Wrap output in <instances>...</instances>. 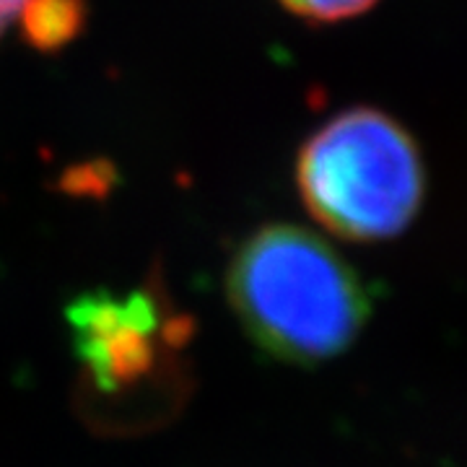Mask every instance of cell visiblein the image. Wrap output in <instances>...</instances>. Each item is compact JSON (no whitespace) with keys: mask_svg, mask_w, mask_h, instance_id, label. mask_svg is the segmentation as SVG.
<instances>
[{"mask_svg":"<svg viewBox=\"0 0 467 467\" xmlns=\"http://www.w3.org/2000/svg\"><path fill=\"white\" fill-rule=\"evenodd\" d=\"M226 291L252 340L294 364L337 356L368 315L356 270L319 234L288 223L254 232L236 250Z\"/></svg>","mask_w":467,"mask_h":467,"instance_id":"6da1fadb","label":"cell"},{"mask_svg":"<svg viewBox=\"0 0 467 467\" xmlns=\"http://www.w3.org/2000/svg\"><path fill=\"white\" fill-rule=\"evenodd\" d=\"M299 192L325 229L379 242L410 226L426 174L416 140L379 109H348L312 135L299 156Z\"/></svg>","mask_w":467,"mask_h":467,"instance_id":"7a4b0ae2","label":"cell"},{"mask_svg":"<svg viewBox=\"0 0 467 467\" xmlns=\"http://www.w3.org/2000/svg\"><path fill=\"white\" fill-rule=\"evenodd\" d=\"M67 319L94 416L135 426L177 405L184 377L180 353L190 322L169 306L164 294L156 288L86 294L73 301Z\"/></svg>","mask_w":467,"mask_h":467,"instance_id":"3957f363","label":"cell"},{"mask_svg":"<svg viewBox=\"0 0 467 467\" xmlns=\"http://www.w3.org/2000/svg\"><path fill=\"white\" fill-rule=\"evenodd\" d=\"M294 16L317 24H335L346 18L361 16L377 0H281Z\"/></svg>","mask_w":467,"mask_h":467,"instance_id":"277c9868","label":"cell"},{"mask_svg":"<svg viewBox=\"0 0 467 467\" xmlns=\"http://www.w3.org/2000/svg\"><path fill=\"white\" fill-rule=\"evenodd\" d=\"M36 3L39 0H0V36L11 29V24H16V21L24 24L26 14Z\"/></svg>","mask_w":467,"mask_h":467,"instance_id":"5b68a950","label":"cell"}]
</instances>
